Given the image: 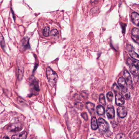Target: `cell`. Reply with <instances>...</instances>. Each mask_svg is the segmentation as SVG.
<instances>
[{
  "label": "cell",
  "mask_w": 139,
  "mask_h": 139,
  "mask_svg": "<svg viewBox=\"0 0 139 139\" xmlns=\"http://www.w3.org/2000/svg\"><path fill=\"white\" fill-rule=\"evenodd\" d=\"M129 70L130 72L134 75L137 74L138 73V68L133 65H130L129 66Z\"/></svg>",
  "instance_id": "19"
},
{
  "label": "cell",
  "mask_w": 139,
  "mask_h": 139,
  "mask_svg": "<svg viewBox=\"0 0 139 139\" xmlns=\"http://www.w3.org/2000/svg\"><path fill=\"white\" fill-rule=\"evenodd\" d=\"M124 77L125 78V80H126V82H127L126 83H128L130 87H133V82H132L131 77V75L130 74L129 72H128L127 70H126L124 71Z\"/></svg>",
  "instance_id": "8"
},
{
  "label": "cell",
  "mask_w": 139,
  "mask_h": 139,
  "mask_svg": "<svg viewBox=\"0 0 139 139\" xmlns=\"http://www.w3.org/2000/svg\"><path fill=\"white\" fill-rule=\"evenodd\" d=\"M106 113L108 118L113 119L115 116V110L113 107L112 106H109L107 108Z\"/></svg>",
  "instance_id": "9"
},
{
  "label": "cell",
  "mask_w": 139,
  "mask_h": 139,
  "mask_svg": "<svg viewBox=\"0 0 139 139\" xmlns=\"http://www.w3.org/2000/svg\"><path fill=\"white\" fill-rule=\"evenodd\" d=\"M20 47L23 51H25L27 49H30L29 38L28 37H25L20 42Z\"/></svg>",
  "instance_id": "5"
},
{
  "label": "cell",
  "mask_w": 139,
  "mask_h": 139,
  "mask_svg": "<svg viewBox=\"0 0 139 139\" xmlns=\"http://www.w3.org/2000/svg\"><path fill=\"white\" fill-rule=\"evenodd\" d=\"M129 53L133 59L136 60L137 61L139 60V55L137 53L135 52L134 50L132 49H130L129 50Z\"/></svg>",
  "instance_id": "20"
},
{
  "label": "cell",
  "mask_w": 139,
  "mask_h": 139,
  "mask_svg": "<svg viewBox=\"0 0 139 139\" xmlns=\"http://www.w3.org/2000/svg\"><path fill=\"white\" fill-rule=\"evenodd\" d=\"M18 77L19 80L22 79L24 74V66L19 59L17 60Z\"/></svg>",
  "instance_id": "4"
},
{
  "label": "cell",
  "mask_w": 139,
  "mask_h": 139,
  "mask_svg": "<svg viewBox=\"0 0 139 139\" xmlns=\"http://www.w3.org/2000/svg\"><path fill=\"white\" fill-rule=\"evenodd\" d=\"M96 111H97V113L99 115H101L104 114L105 113V109H104V107L101 105H98L97 107Z\"/></svg>",
  "instance_id": "21"
},
{
  "label": "cell",
  "mask_w": 139,
  "mask_h": 139,
  "mask_svg": "<svg viewBox=\"0 0 139 139\" xmlns=\"http://www.w3.org/2000/svg\"><path fill=\"white\" fill-rule=\"evenodd\" d=\"M118 84L120 87L124 88H127V85L125 79L123 77H120L118 79Z\"/></svg>",
  "instance_id": "14"
},
{
  "label": "cell",
  "mask_w": 139,
  "mask_h": 139,
  "mask_svg": "<svg viewBox=\"0 0 139 139\" xmlns=\"http://www.w3.org/2000/svg\"><path fill=\"white\" fill-rule=\"evenodd\" d=\"M27 133L25 131L23 132L20 134L14 135L12 136V139H26Z\"/></svg>",
  "instance_id": "11"
},
{
  "label": "cell",
  "mask_w": 139,
  "mask_h": 139,
  "mask_svg": "<svg viewBox=\"0 0 139 139\" xmlns=\"http://www.w3.org/2000/svg\"><path fill=\"white\" fill-rule=\"evenodd\" d=\"M22 124L18 123L13 124L11 125L9 127V129L11 131H19L22 129Z\"/></svg>",
  "instance_id": "7"
},
{
  "label": "cell",
  "mask_w": 139,
  "mask_h": 139,
  "mask_svg": "<svg viewBox=\"0 0 139 139\" xmlns=\"http://www.w3.org/2000/svg\"><path fill=\"white\" fill-rule=\"evenodd\" d=\"M122 94L123 97L126 99H129L130 98V93L127 88H124L122 91Z\"/></svg>",
  "instance_id": "17"
},
{
  "label": "cell",
  "mask_w": 139,
  "mask_h": 139,
  "mask_svg": "<svg viewBox=\"0 0 139 139\" xmlns=\"http://www.w3.org/2000/svg\"><path fill=\"white\" fill-rule=\"evenodd\" d=\"M115 102L118 106L123 105L124 104V99L120 94L118 93L115 96Z\"/></svg>",
  "instance_id": "12"
},
{
  "label": "cell",
  "mask_w": 139,
  "mask_h": 139,
  "mask_svg": "<svg viewBox=\"0 0 139 139\" xmlns=\"http://www.w3.org/2000/svg\"><path fill=\"white\" fill-rule=\"evenodd\" d=\"M132 37L135 42L138 43L139 41V30L137 28H134L132 31Z\"/></svg>",
  "instance_id": "10"
},
{
  "label": "cell",
  "mask_w": 139,
  "mask_h": 139,
  "mask_svg": "<svg viewBox=\"0 0 139 139\" xmlns=\"http://www.w3.org/2000/svg\"><path fill=\"white\" fill-rule=\"evenodd\" d=\"M51 36H58V31L57 30H53L51 31Z\"/></svg>",
  "instance_id": "28"
},
{
  "label": "cell",
  "mask_w": 139,
  "mask_h": 139,
  "mask_svg": "<svg viewBox=\"0 0 139 139\" xmlns=\"http://www.w3.org/2000/svg\"><path fill=\"white\" fill-rule=\"evenodd\" d=\"M29 82L30 83L31 88L35 91H39V87L38 82V80L35 78L34 76L31 77L30 78Z\"/></svg>",
  "instance_id": "3"
},
{
  "label": "cell",
  "mask_w": 139,
  "mask_h": 139,
  "mask_svg": "<svg viewBox=\"0 0 139 139\" xmlns=\"http://www.w3.org/2000/svg\"><path fill=\"white\" fill-rule=\"evenodd\" d=\"M116 139H126V137L124 134L120 133L116 135Z\"/></svg>",
  "instance_id": "27"
},
{
  "label": "cell",
  "mask_w": 139,
  "mask_h": 139,
  "mask_svg": "<svg viewBox=\"0 0 139 139\" xmlns=\"http://www.w3.org/2000/svg\"><path fill=\"white\" fill-rule=\"evenodd\" d=\"M131 19L133 23L137 26L139 25V15L137 12H134L132 13Z\"/></svg>",
  "instance_id": "13"
},
{
  "label": "cell",
  "mask_w": 139,
  "mask_h": 139,
  "mask_svg": "<svg viewBox=\"0 0 139 139\" xmlns=\"http://www.w3.org/2000/svg\"><path fill=\"white\" fill-rule=\"evenodd\" d=\"M127 63L130 65H133L139 68V62L136 60L131 59V58H128V60H127Z\"/></svg>",
  "instance_id": "18"
},
{
  "label": "cell",
  "mask_w": 139,
  "mask_h": 139,
  "mask_svg": "<svg viewBox=\"0 0 139 139\" xmlns=\"http://www.w3.org/2000/svg\"><path fill=\"white\" fill-rule=\"evenodd\" d=\"M86 106L87 109L90 113L92 114L94 112L95 105L93 104L91 102H87L86 104Z\"/></svg>",
  "instance_id": "16"
},
{
  "label": "cell",
  "mask_w": 139,
  "mask_h": 139,
  "mask_svg": "<svg viewBox=\"0 0 139 139\" xmlns=\"http://www.w3.org/2000/svg\"><path fill=\"white\" fill-rule=\"evenodd\" d=\"M99 131L101 133H105L109 129V125L105 120L102 118H99L98 120V125Z\"/></svg>",
  "instance_id": "2"
},
{
  "label": "cell",
  "mask_w": 139,
  "mask_h": 139,
  "mask_svg": "<svg viewBox=\"0 0 139 139\" xmlns=\"http://www.w3.org/2000/svg\"><path fill=\"white\" fill-rule=\"evenodd\" d=\"M107 98L108 101L112 102L113 99V94L112 92H109L107 95Z\"/></svg>",
  "instance_id": "26"
},
{
  "label": "cell",
  "mask_w": 139,
  "mask_h": 139,
  "mask_svg": "<svg viewBox=\"0 0 139 139\" xmlns=\"http://www.w3.org/2000/svg\"><path fill=\"white\" fill-rule=\"evenodd\" d=\"M117 113L121 118H124L127 115V110L124 107H120L117 110Z\"/></svg>",
  "instance_id": "6"
},
{
  "label": "cell",
  "mask_w": 139,
  "mask_h": 139,
  "mask_svg": "<svg viewBox=\"0 0 139 139\" xmlns=\"http://www.w3.org/2000/svg\"><path fill=\"white\" fill-rule=\"evenodd\" d=\"M99 102L103 106H105L106 105V101L104 94H101L99 96Z\"/></svg>",
  "instance_id": "22"
},
{
  "label": "cell",
  "mask_w": 139,
  "mask_h": 139,
  "mask_svg": "<svg viewBox=\"0 0 139 139\" xmlns=\"http://www.w3.org/2000/svg\"><path fill=\"white\" fill-rule=\"evenodd\" d=\"M46 74L49 83L52 86H54L57 81L58 76L57 74L50 67H47L46 70Z\"/></svg>",
  "instance_id": "1"
},
{
  "label": "cell",
  "mask_w": 139,
  "mask_h": 139,
  "mask_svg": "<svg viewBox=\"0 0 139 139\" xmlns=\"http://www.w3.org/2000/svg\"><path fill=\"white\" fill-rule=\"evenodd\" d=\"M0 45H1V47L3 49H4L5 46V44L4 38L3 37V35L1 34V33H0Z\"/></svg>",
  "instance_id": "23"
},
{
  "label": "cell",
  "mask_w": 139,
  "mask_h": 139,
  "mask_svg": "<svg viewBox=\"0 0 139 139\" xmlns=\"http://www.w3.org/2000/svg\"><path fill=\"white\" fill-rule=\"evenodd\" d=\"M3 139H9V137H8L7 136H4V137H3Z\"/></svg>",
  "instance_id": "30"
},
{
  "label": "cell",
  "mask_w": 139,
  "mask_h": 139,
  "mask_svg": "<svg viewBox=\"0 0 139 139\" xmlns=\"http://www.w3.org/2000/svg\"><path fill=\"white\" fill-rule=\"evenodd\" d=\"M98 124L97 120L96 117H93L91 120V127L92 129L96 130L98 128Z\"/></svg>",
  "instance_id": "15"
},
{
  "label": "cell",
  "mask_w": 139,
  "mask_h": 139,
  "mask_svg": "<svg viewBox=\"0 0 139 139\" xmlns=\"http://www.w3.org/2000/svg\"><path fill=\"white\" fill-rule=\"evenodd\" d=\"M81 115H82V117L85 120H88L87 115L86 113H82Z\"/></svg>",
  "instance_id": "29"
},
{
  "label": "cell",
  "mask_w": 139,
  "mask_h": 139,
  "mask_svg": "<svg viewBox=\"0 0 139 139\" xmlns=\"http://www.w3.org/2000/svg\"><path fill=\"white\" fill-rule=\"evenodd\" d=\"M112 89L113 91H114L115 93H117V94L118 93L119 91H120V88H119V87L115 83L113 84V85Z\"/></svg>",
  "instance_id": "24"
},
{
  "label": "cell",
  "mask_w": 139,
  "mask_h": 139,
  "mask_svg": "<svg viewBox=\"0 0 139 139\" xmlns=\"http://www.w3.org/2000/svg\"><path fill=\"white\" fill-rule=\"evenodd\" d=\"M49 33V27H46L45 28L43 31V34L45 36H48Z\"/></svg>",
  "instance_id": "25"
}]
</instances>
